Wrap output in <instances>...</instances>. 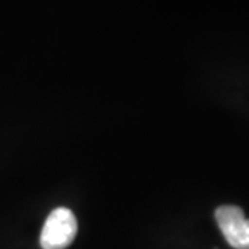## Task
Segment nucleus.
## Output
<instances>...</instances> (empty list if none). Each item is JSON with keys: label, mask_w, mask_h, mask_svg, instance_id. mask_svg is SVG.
I'll use <instances>...</instances> for the list:
<instances>
[{"label": "nucleus", "mask_w": 249, "mask_h": 249, "mask_svg": "<svg viewBox=\"0 0 249 249\" xmlns=\"http://www.w3.org/2000/svg\"><path fill=\"white\" fill-rule=\"evenodd\" d=\"M214 219L229 245L234 249H249V219L235 205H223L214 212Z\"/></svg>", "instance_id": "2"}, {"label": "nucleus", "mask_w": 249, "mask_h": 249, "mask_svg": "<svg viewBox=\"0 0 249 249\" xmlns=\"http://www.w3.org/2000/svg\"><path fill=\"white\" fill-rule=\"evenodd\" d=\"M78 222L72 211L67 208L54 209L46 219L40 234L42 249H65L75 240Z\"/></svg>", "instance_id": "1"}]
</instances>
